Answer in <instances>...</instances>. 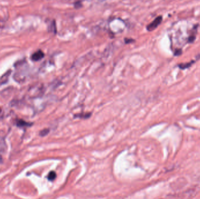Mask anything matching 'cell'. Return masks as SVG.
I'll use <instances>...</instances> for the list:
<instances>
[{
    "instance_id": "cell-1",
    "label": "cell",
    "mask_w": 200,
    "mask_h": 199,
    "mask_svg": "<svg viewBox=\"0 0 200 199\" xmlns=\"http://www.w3.org/2000/svg\"><path fill=\"white\" fill-rule=\"evenodd\" d=\"M161 21H162V16H157L152 23H150L149 25H147L146 27L147 30L148 31H153V30L156 29L157 26L161 23Z\"/></svg>"
},
{
    "instance_id": "cell-2",
    "label": "cell",
    "mask_w": 200,
    "mask_h": 199,
    "mask_svg": "<svg viewBox=\"0 0 200 199\" xmlns=\"http://www.w3.org/2000/svg\"><path fill=\"white\" fill-rule=\"evenodd\" d=\"M7 149V145L6 142L4 138L0 137V163L2 162L3 158L2 155L6 152Z\"/></svg>"
},
{
    "instance_id": "cell-3",
    "label": "cell",
    "mask_w": 200,
    "mask_h": 199,
    "mask_svg": "<svg viewBox=\"0 0 200 199\" xmlns=\"http://www.w3.org/2000/svg\"><path fill=\"white\" fill-rule=\"evenodd\" d=\"M45 56V54L42 50H38L37 52H35L31 56V59L34 61H38L42 59Z\"/></svg>"
},
{
    "instance_id": "cell-4",
    "label": "cell",
    "mask_w": 200,
    "mask_h": 199,
    "mask_svg": "<svg viewBox=\"0 0 200 199\" xmlns=\"http://www.w3.org/2000/svg\"><path fill=\"white\" fill-rule=\"evenodd\" d=\"M16 124L19 127H30L32 125V123L26 122L25 120H22V119H18V120H16Z\"/></svg>"
},
{
    "instance_id": "cell-5",
    "label": "cell",
    "mask_w": 200,
    "mask_h": 199,
    "mask_svg": "<svg viewBox=\"0 0 200 199\" xmlns=\"http://www.w3.org/2000/svg\"><path fill=\"white\" fill-rule=\"evenodd\" d=\"M11 72V71H9L7 72L5 74H4V75H2V76L0 78V85H2L3 84H5V82L8 81V77H9Z\"/></svg>"
},
{
    "instance_id": "cell-6",
    "label": "cell",
    "mask_w": 200,
    "mask_h": 199,
    "mask_svg": "<svg viewBox=\"0 0 200 199\" xmlns=\"http://www.w3.org/2000/svg\"><path fill=\"white\" fill-rule=\"evenodd\" d=\"M194 61H192L191 62H185V63H181V64H178V67L180 68L181 69H187V68L190 67V66H191V65L192 64L194 63Z\"/></svg>"
},
{
    "instance_id": "cell-7",
    "label": "cell",
    "mask_w": 200,
    "mask_h": 199,
    "mask_svg": "<svg viewBox=\"0 0 200 199\" xmlns=\"http://www.w3.org/2000/svg\"><path fill=\"white\" fill-rule=\"evenodd\" d=\"M91 115V113H85V114L76 115H75L74 117H80V118H84V119H87V118L90 117Z\"/></svg>"
},
{
    "instance_id": "cell-8",
    "label": "cell",
    "mask_w": 200,
    "mask_h": 199,
    "mask_svg": "<svg viewBox=\"0 0 200 199\" xmlns=\"http://www.w3.org/2000/svg\"><path fill=\"white\" fill-rule=\"evenodd\" d=\"M56 174L55 172H53V171L50 172L49 173V175H48V179H49V180H53L55 178H56Z\"/></svg>"
},
{
    "instance_id": "cell-9",
    "label": "cell",
    "mask_w": 200,
    "mask_h": 199,
    "mask_svg": "<svg viewBox=\"0 0 200 199\" xmlns=\"http://www.w3.org/2000/svg\"><path fill=\"white\" fill-rule=\"evenodd\" d=\"M51 25H52V26L50 27V29H51V31H52V32H53L55 33L56 32V23H55V21H53V22H52Z\"/></svg>"
},
{
    "instance_id": "cell-10",
    "label": "cell",
    "mask_w": 200,
    "mask_h": 199,
    "mask_svg": "<svg viewBox=\"0 0 200 199\" xmlns=\"http://www.w3.org/2000/svg\"><path fill=\"white\" fill-rule=\"evenodd\" d=\"M49 131V130H48V129H45V130H43L40 132V135L42 136H46V134H48Z\"/></svg>"
},
{
    "instance_id": "cell-11",
    "label": "cell",
    "mask_w": 200,
    "mask_h": 199,
    "mask_svg": "<svg viewBox=\"0 0 200 199\" xmlns=\"http://www.w3.org/2000/svg\"><path fill=\"white\" fill-rule=\"evenodd\" d=\"M74 5L75 8H76V9H79V8H80L82 7V4H81V2H80V1H79V2H75L74 4Z\"/></svg>"
},
{
    "instance_id": "cell-12",
    "label": "cell",
    "mask_w": 200,
    "mask_h": 199,
    "mask_svg": "<svg viewBox=\"0 0 200 199\" xmlns=\"http://www.w3.org/2000/svg\"><path fill=\"white\" fill-rule=\"evenodd\" d=\"M181 53H182V51H181V49H177L175 53H174V54L176 56H180Z\"/></svg>"
},
{
    "instance_id": "cell-13",
    "label": "cell",
    "mask_w": 200,
    "mask_h": 199,
    "mask_svg": "<svg viewBox=\"0 0 200 199\" xmlns=\"http://www.w3.org/2000/svg\"><path fill=\"white\" fill-rule=\"evenodd\" d=\"M134 40L132 39H127V38H125V43H132L133 42H134Z\"/></svg>"
},
{
    "instance_id": "cell-14",
    "label": "cell",
    "mask_w": 200,
    "mask_h": 199,
    "mask_svg": "<svg viewBox=\"0 0 200 199\" xmlns=\"http://www.w3.org/2000/svg\"><path fill=\"white\" fill-rule=\"evenodd\" d=\"M195 39V36L194 35H192V36H190L188 38V41L189 42H192Z\"/></svg>"
}]
</instances>
